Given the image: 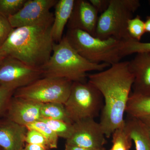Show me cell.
Returning <instances> with one entry per match:
<instances>
[{"instance_id":"obj_15","label":"cell","mask_w":150,"mask_h":150,"mask_svg":"<svg viewBox=\"0 0 150 150\" xmlns=\"http://www.w3.org/2000/svg\"><path fill=\"white\" fill-rule=\"evenodd\" d=\"M75 0H59L55 5L54 20L51 27V35L54 42L62 40L65 26L71 15Z\"/></svg>"},{"instance_id":"obj_30","label":"cell","mask_w":150,"mask_h":150,"mask_svg":"<svg viewBox=\"0 0 150 150\" xmlns=\"http://www.w3.org/2000/svg\"><path fill=\"white\" fill-rule=\"evenodd\" d=\"M138 118H139L144 124L150 137V115L144 116Z\"/></svg>"},{"instance_id":"obj_34","label":"cell","mask_w":150,"mask_h":150,"mask_svg":"<svg viewBox=\"0 0 150 150\" xmlns=\"http://www.w3.org/2000/svg\"><path fill=\"white\" fill-rule=\"evenodd\" d=\"M149 5H150V0H149Z\"/></svg>"},{"instance_id":"obj_1","label":"cell","mask_w":150,"mask_h":150,"mask_svg":"<svg viewBox=\"0 0 150 150\" xmlns=\"http://www.w3.org/2000/svg\"><path fill=\"white\" fill-rule=\"evenodd\" d=\"M88 81L102 94L104 104L100 123L106 138L125 123L124 114L130 98L134 76L129 61L120 62L108 69L88 75Z\"/></svg>"},{"instance_id":"obj_28","label":"cell","mask_w":150,"mask_h":150,"mask_svg":"<svg viewBox=\"0 0 150 150\" xmlns=\"http://www.w3.org/2000/svg\"><path fill=\"white\" fill-rule=\"evenodd\" d=\"M110 0H89V1L96 10L98 13H103L107 10Z\"/></svg>"},{"instance_id":"obj_5","label":"cell","mask_w":150,"mask_h":150,"mask_svg":"<svg viewBox=\"0 0 150 150\" xmlns=\"http://www.w3.org/2000/svg\"><path fill=\"white\" fill-rule=\"evenodd\" d=\"M140 6L139 0H110L107 10L98 17L95 37L121 41L131 39L127 30L128 21Z\"/></svg>"},{"instance_id":"obj_22","label":"cell","mask_w":150,"mask_h":150,"mask_svg":"<svg viewBox=\"0 0 150 150\" xmlns=\"http://www.w3.org/2000/svg\"><path fill=\"white\" fill-rule=\"evenodd\" d=\"M150 53V42L143 43L131 39L123 41L121 49L122 58L134 54Z\"/></svg>"},{"instance_id":"obj_13","label":"cell","mask_w":150,"mask_h":150,"mask_svg":"<svg viewBox=\"0 0 150 150\" xmlns=\"http://www.w3.org/2000/svg\"><path fill=\"white\" fill-rule=\"evenodd\" d=\"M129 67L134 76L132 93L150 96V53L137 54Z\"/></svg>"},{"instance_id":"obj_7","label":"cell","mask_w":150,"mask_h":150,"mask_svg":"<svg viewBox=\"0 0 150 150\" xmlns=\"http://www.w3.org/2000/svg\"><path fill=\"white\" fill-rule=\"evenodd\" d=\"M73 82L64 78L43 77L17 89L13 96L41 103L64 104L69 96Z\"/></svg>"},{"instance_id":"obj_2","label":"cell","mask_w":150,"mask_h":150,"mask_svg":"<svg viewBox=\"0 0 150 150\" xmlns=\"http://www.w3.org/2000/svg\"><path fill=\"white\" fill-rule=\"evenodd\" d=\"M52 25H38L13 28L0 48V54L41 69L51 57L55 43L51 35Z\"/></svg>"},{"instance_id":"obj_25","label":"cell","mask_w":150,"mask_h":150,"mask_svg":"<svg viewBox=\"0 0 150 150\" xmlns=\"http://www.w3.org/2000/svg\"><path fill=\"white\" fill-rule=\"evenodd\" d=\"M26 144L40 145L48 150L50 149L48 143L40 132L34 129H28L25 137Z\"/></svg>"},{"instance_id":"obj_16","label":"cell","mask_w":150,"mask_h":150,"mask_svg":"<svg viewBox=\"0 0 150 150\" xmlns=\"http://www.w3.org/2000/svg\"><path fill=\"white\" fill-rule=\"evenodd\" d=\"M125 127L136 150H150V137L142 121L138 118L129 116L125 120Z\"/></svg>"},{"instance_id":"obj_24","label":"cell","mask_w":150,"mask_h":150,"mask_svg":"<svg viewBox=\"0 0 150 150\" xmlns=\"http://www.w3.org/2000/svg\"><path fill=\"white\" fill-rule=\"evenodd\" d=\"M27 0H0V14L8 18L16 13Z\"/></svg>"},{"instance_id":"obj_27","label":"cell","mask_w":150,"mask_h":150,"mask_svg":"<svg viewBox=\"0 0 150 150\" xmlns=\"http://www.w3.org/2000/svg\"><path fill=\"white\" fill-rule=\"evenodd\" d=\"M13 29L8 18L0 14V48L5 42Z\"/></svg>"},{"instance_id":"obj_10","label":"cell","mask_w":150,"mask_h":150,"mask_svg":"<svg viewBox=\"0 0 150 150\" xmlns=\"http://www.w3.org/2000/svg\"><path fill=\"white\" fill-rule=\"evenodd\" d=\"M74 131L66 144L86 148L101 149L106 143L101 125L94 118L83 119L73 123Z\"/></svg>"},{"instance_id":"obj_35","label":"cell","mask_w":150,"mask_h":150,"mask_svg":"<svg viewBox=\"0 0 150 150\" xmlns=\"http://www.w3.org/2000/svg\"><path fill=\"white\" fill-rule=\"evenodd\" d=\"M20 150H23V149H22Z\"/></svg>"},{"instance_id":"obj_4","label":"cell","mask_w":150,"mask_h":150,"mask_svg":"<svg viewBox=\"0 0 150 150\" xmlns=\"http://www.w3.org/2000/svg\"><path fill=\"white\" fill-rule=\"evenodd\" d=\"M65 37L82 57L93 64L111 66L121 62L123 41L113 38L100 39L78 29H68Z\"/></svg>"},{"instance_id":"obj_36","label":"cell","mask_w":150,"mask_h":150,"mask_svg":"<svg viewBox=\"0 0 150 150\" xmlns=\"http://www.w3.org/2000/svg\"></svg>"},{"instance_id":"obj_11","label":"cell","mask_w":150,"mask_h":150,"mask_svg":"<svg viewBox=\"0 0 150 150\" xmlns=\"http://www.w3.org/2000/svg\"><path fill=\"white\" fill-rule=\"evenodd\" d=\"M42 104L13 96L5 112L6 117L17 124L26 126L40 120Z\"/></svg>"},{"instance_id":"obj_19","label":"cell","mask_w":150,"mask_h":150,"mask_svg":"<svg viewBox=\"0 0 150 150\" xmlns=\"http://www.w3.org/2000/svg\"><path fill=\"white\" fill-rule=\"evenodd\" d=\"M112 146L109 150H130L132 141L125 127L123 126L115 130L112 134Z\"/></svg>"},{"instance_id":"obj_29","label":"cell","mask_w":150,"mask_h":150,"mask_svg":"<svg viewBox=\"0 0 150 150\" xmlns=\"http://www.w3.org/2000/svg\"><path fill=\"white\" fill-rule=\"evenodd\" d=\"M65 150H105V148L101 149H91V148H86L66 144H65Z\"/></svg>"},{"instance_id":"obj_21","label":"cell","mask_w":150,"mask_h":150,"mask_svg":"<svg viewBox=\"0 0 150 150\" xmlns=\"http://www.w3.org/2000/svg\"><path fill=\"white\" fill-rule=\"evenodd\" d=\"M48 125L59 137L66 140L69 139L74 131L73 123L59 120L40 119Z\"/></svg>"},{"instance_id":"obj_26","label":"cell","mask_w":150,"mask_h":150,"mask_svg":"<svg viewBox=\"0 0 150 150\" xmlns=\"http://www.w3.org/2000/svg\"><path fill=\"white\" fill-rule=\"evenodd\" d=\"M15 90L0 86V115L5 112Z\"/></svg>"},{"instance_id":"obj_3","label":"cell","mask_w":150,"mask_h":150,"mask_svg":"<svg viewBox=\"0 0 150 150\" xmlns=\"http://www.w3.org/2000/svg\"><path fill=\"white\" fill-rule=\"evenodd\" d=\"M110 66L92 63L80 56L64 36L55 43L48 62L41 67L43 77L64 78L73 82H86L88 72L103 71Z\"/></svg>"},{"instance_id":"obj_8","label":"cell","mask_w":150,"mask_h":150,"mask_svg":"<svg viewBox=\"0 0 150 150\" xmlns=\"http://www.w3.org/2000/svg\"><path fill=\"white\" fill-rule=\"evenodd\" d=\"M40 68L30 67L18 59L5 57L0 62V86L16 90L43 78Z\"/></svg>"},{"instance_id":"obj_6","label":"cell","mask_w":150,"mask_h":150,"mask_svg":"<svg viewBox=\"0 0 150 150\" xmlns=\"http://www.w3.org/2000/svg\"><path fill=\"white\" fill-rule=\"evenodd\" d=\"M103 100L100 92L88 81L74 82L64 105L69 118L74 123L96 117L102 108Z\"/></svg>"},{"instance_id":"obj_14","label":"cell","mask_w":150,"mask_h":150,"mask_svg":"<svg viewBox=\"0 0 150 150\" xmlns=\"http://www.w3.org/2000/svg\"><path fill=\"white\" fill-rule=\"evenodd\" d=\"M28 129L6 117L0 120V147L4 150H20L25 146Z\"/></svg>"},{"instance_id":"obj_20","label":"cell","mask_w":150,"mask_h":150,"mask_svg":"<svg viewBox=\"0 0 150 150\" xmlns=\"http://www.w3.org/2000/svg\"><path fill=\"white\" fill-rule=\"evenodd\" d=\"M28 129H34L40 132L48 143L49 149H57L59 137L45 122L36 121L26 126Z\"/></svg>"},{"instance_id":"obj_33","label":"cell","mask_w":150,"mask_h":150,"mask_svg":"<svg viewBox=\"0 0 150 150\" xmlns=\"http://www.w3.org/2000/svg\"><path fill=\"white\" fill-rule=\"evenodd\" d=\"M4 56H2L1 54H0V62H1V61L3 60V59L4 58Z\"/></svg>"},{"instance_id":"obj_9","label":"cell","mask_w":150,"mask_h":150,"mask_svg":"<svg viewBox=\"0 0 150 150\" xmlns=\"http://www.w3.org/2000/svg\"><path fill=\"white\" fill-rule=\"evenodd\" d=\"M58 0H27L13 16L8 18L13 28L43 24H53L54 14L50 11Z\"/></svg>"},{"instance_id":"obj_17","label":"cell","mask_w":150,"mask_h":150,"mask_svg":"<svg viewBox=\"0 0 150 150\" xmlns=\"http://www.w3.org/2000/svg\"><path fill=\"white\" fill-rule=\"evenodd\" d=\"M126 112L129 116L136 118L150 115V96L132 93L127 104Z\"/></svg>"},{"instance_id":"obj_18","label":"cell","mask_w":150,"mask_h":150,"mask_svg":"<svg viewBox=\"0 0 150 150\" xmlns=\"http://www.w3.org/2000/svg\"><path fill=\"white\" fill-rule=\"evenodd\" d=\"M40 119L59 120L73 123L68 116L64 105L62 103H43L40 108Z\"/></svg>"},{"instance_id":"obj_32","label":"cell","mask_w":150,"mask_h":150,"mask_svg":"<svg viewBox=\"0 0 150 150\" xmlns=\"http://www.w3.org/2000/svg\"><path fill=\"white\" fill-rule=\"evenodd\" d=\"M144 22L146 33H150V15L146 17Z\"/></svg>"},{"instance_id":"obj_31","label":"cell","mask_w":150,"mask_h":150,"mask_svg":"<svg viewBox=\"0 0 150 150\" xmlns=\"http://www.w3.org/2000/svg\"><path fill=\"white\" fill-rule=\"evenodd\" d=\"M23 150H49L40 145L26 144Z\"/></svg>"},{"instance_id":"obj_12","label":"cell","mask_w":150,"mask_h":150,"mask_svg":"<svg viewBox=\"0 0 150 150\" xmlns=\"http://www.w3.org/2000/svg\"><path fill=\"white\" fill-rule=\"evenodd\" d=\"M98 13L89 1L75 0L68 29H78L95 37Z\"/></svg>"},{"instance_id":"obj_23","label":"cell","mask_w":150,"mask_h":150,"mask_svg":"<svg viewBox=\"0 0 150 150\" xmlns=\"http://www.w3.org/2000/svg\"><path fill=\"white\" fill-rule=\"evenodd\" d=\"M127 30L131 39L140 41L146 31L144 21L142 20L140 16L138 15L129 20L128 23Z\"/></svg>"}]
</instances>
